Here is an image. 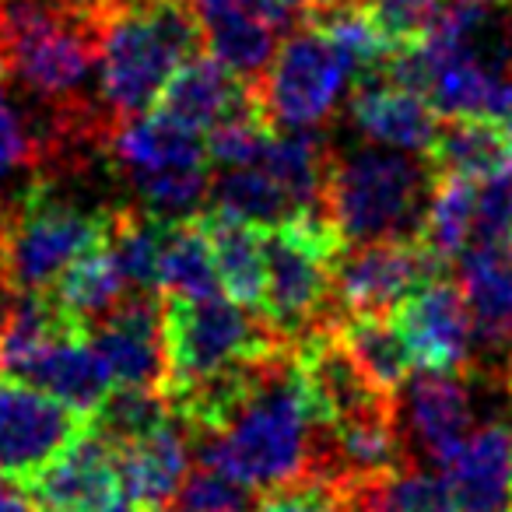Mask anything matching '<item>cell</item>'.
I'll return each mask as SVG.
<instances>
[{"instance_id":"cell-8","label":"cell","mask_w":512,"mask_h":512,"mask_svg":"<svg viewBox=\"0 0 512 512\" xmlns=\"http://www.w3.org/2000/svg\"><path fill=\"white\" fill-rule=\"evenodd\" d=\"M165 348H169V383H165L169 393L292 344L274 334L260 309L207 295V299H165Z\"/></svg>"},{"instance_id":"cell-25","label":"cell","mask_w":512,"mask_h":512,"mask_svg":"<svg viewBox=\"0 0 512 512\" xmlns=\"http://www.w3.org/2000/svg\"><path fill=\"white\" fill-rule=\"evenodd\" d=\"M330 158L334 151L320 130H281V134H271L256 165H264L267 176L281 186L295 214H320Z\"/></svg>"},{"instance_id":"cell-42","label":"cell","mask_w":512,"mask_h":512,"mask_svg":"<svg viewBox=\"0 0 512 512\" xmlns=\"http://www.w3.org/2000/svg\"><path fill=\"white\" fill-rule=\"evenodd\" d=\"M95 512H141V509H137V505L130 502V498L120 491V495H116L113 502H106V505H102V509H95Z\"/></svg>"},{"instance_id":"cell-9","label":"cell","mask_w":512,"mask_h":512,"mask_svg":"<svg viewBox=\"0 0 512 512\" xmlns=\"http://www.w3.org/2000/svg\"><path fill=\"white\" fill-rule=\"evenodd\" d=\"M351 85H358V71L334 39L313 25H302L288 32L249 92L271 127L316 130L337 113Z\"/></svg>"},{"instance_id":"cell-22","label":"cell","mask_w":512,"mask_h":512,"mask_svg":"<svg viewBox=\"0 0 512 512\" xmlns=\"http://www.w3.org/2000/svg\"><path fill=\"white\" fill-rule=\"evenodd\" d=\"M249 99H253L249 85L242 78H235L221 60L193 53L186 64H179V71L169 78V85L158 95L155 106L172 120L207 134L214 123L225 120L228 113H235Z\"/></svg>"},{"instance_id":"cell-38","label":"cell","mask_w":512,"mask_h":512,"mask_svg":"<svg viewBox=\"0 0 512 512\" xmlns=\"http://www.w3.org/2000/svg\"><path fill=\"white\" fill-rule=\"evenodd\" d=\"M512 242V176L477 179L474 246Z\"/></svg>"},{"instance_id":"cell-12","label":"cell","mask_w":512,"mask_h":512,"mask_svg":"<svg viewBox=\"0 0 512 512\" xmlns=\"http://www.w3.org/2000/svg\"><path fill=\"white\" fill-rule=\"evenodd\" d=\"M88 421L50 393L0 376V474L29 481Z\"/></svg>"},{"instance_id":"cell-19","label":"cell","mask_w":512,"mask_h":512,"mask_svg":"<svg viewBox=\"0 0 512 512\" xmlns=\"http://www.w3.org/2000/svg\"><path fill=\"white\" fill-rule=\"evenodd\" d=\"M460 288L474 316V362L512 358V242L470 246L460 256Z\"/></svg>"},{"instance_id":"cell-13","label":"cell","mask_w":512,"mask_h":512,"mask_svg":"<svg viewBox=\"0 0 512 512\" xmlns=\"http://www.w3.org/2000/svg\"><path fill=\"white\" fill-rule=\"evenodd\" d=\"M393 323L411 351L414 369H470L474 365V316L463 299V288L453 281L435 274L393 309Z\"/></svg>"},{"instance_id":"cell-18","label":"cell","mask_w":512,"mask_h":512,"mask_svg":"<svg viewBox=\"0 0 512 512\" xmlns=\"http://www.w3.org/2000/svg\"><path fill=\"white\" fill-rule=\"evenodd\" d=\"M442 481L456 512H512V428L477 425L442 463Z\"/></svg>"},{"instance_id":"cell-45","label":"cell","mask_w":512,"mask_h":512,"mask_svg":"<svg viewBox=\"0 0 512 512\" xmlns=\"http://www.w3.org/2000/svg\"><path fill=\"white\" fill-rule=\"evenodd\" d=\"M498 4H502V0H498Z\"/></svg>"},{"instance_id":"cell-5","label":"cell","mask_w":512,"mask_h":512,"mask_svg":"<svg viewBox=\"0 0 512 512\" xmlns=\"http://www.w3.org/2000/svg\"><path fill=\"white\" fill-rule=\"evenodd\" d=\"M102 155L137 207L162 218H193L211 190V158L200 130L162 109L116 120L106 130Z\"/></svg>"},{"instance_id":"cell-15","label":"cell","mask_w":512,"mask_h":512,"mask_svg":"<svg viewBox=\"0 0 512 512\" xmlns=\"http://www.w3.org/2000/svg\"><path fill=\"white\" fill-rule=\"evenodd\" d=\"M36 512H95L120 495L116 446L85 425L39 474L25 481Z\"/></svg>"},{"instance_id":"cell-21","label":"cell","mask_w":512,"mask_h":512,"mask_svg":"<svg viewBox=\"0 0 512 512\" xmlns=\"http://www.w3.org/2000/svg\"><path fill=\"white\" fill-rule=\"evenodd\" d=\"M190 4L197 15L200 43L235 78L253 88L278 50V32L249 8V0H190Z\"/></svg>"},{"instance_id":"cell-27","label":"cell","mask_w":512,"mask_h":512,"mask_svg":"<svg viewBox=\"0 0 512 512\" xmlns=\"http://www.w3.org/2000/svg\"><path fill=\"white\" fill-rule=\"evenodd\" d=\"M50 295L57 299V306L78 323L81 330H92L99 320H106L116 306L130 295L127 281H123L120 267H116L109 246L88 249L85 256H78L71 267L57 278V285L50 288Z\"/></svg>"},{"instance_id":"cell-30","label":"cell","mask_w":512,"mask_h":512,"mask_svg":"<svg viewBox=\"0 0 512 512\" xmlns=\"http://www.w3.org/2000/svg\"><path fill=\"white\" fill-rule=\"evenodd\" d=\"M474 200L477 179L435 176L432 197H428L418 232V246L432 256L435 264L460 260L474 246Z\"/></svg>"},{"instance_id":"cell-10","label":"cell","mask_w":512,"mask_h":512,"mask_svg":"<svg viewBox=\"0 0 512 512\" xmlns=\"http://www.w3.org/2000/svg\"><path fill=\"white\" fill-rule=\"evenodd\" d=\"M442 264L414 239L341 242L330 264V299L337 316H393V309L439 274Z\"/></svg>"},{"instance_id":"cell-36","label":"cell","mask_w":512,"mask_h":512,"mask_svg":"<svg viewBox=\"0 0 512 512\" xmlns=\"http://www.w3.org/2000/svg\"><path fill=\"white\" fill-rule=\"evenodd\" d=\"M176 502L183 512H253L256 491L246 488L242 481H235V477L200 463L197 470L186 474Z\"/></svg>"},{"instance_id":"cell-16","label":"cell","mask_w":512,"mask_h":512,"mask_svg":"<svg viewBox=\"0 0 512 512\" xmlns=\"http://www.w3.org/2000/svg\"><path fill=\"white\" fill-rule=\"evenodd\" d=\"M193 432L179 414L144 439L116 449L120 491L141 512H162L176 502L186 474L193 470Z\"/></svg>"},{"instance_id":"cell-2","label":"cell","mask_w":512,"mask_h":512,"mask_svg":"<svg viewBox=\"0 0 512 512\" xmlns=\"http://www.w3.org/2000/svg\"><path fill=\"white\" fill-rule=\"evenodd\" d=\"M99 18L71 0H0V67L57 113L113 123L92 88Z\"/></svg>"},{"instance_id":"cell-39","label":"cell","mask_w":512,"mask_h":512,"mask_svg":"<svg viewBox=\"0 0 512 512\" xmlns=\"http://www.w3.org/2000/svg\"><path fill=\"white\" fill-rule=\"evenodd\" d=\"M253 512H351V509H348V498H344L341 488L306 477V481L271 488L260 502H256Z\"/></svg>"},{"instance_id":"cell-7","label":"cell","mask_w":512,"mask_h":512,"mask_svg":"<svg viewBox=\"0 0 512 512\" xmlns=\"http://www.w3.org/2000/svg\"><path fill=\"white\" fill-rule=\"evenodd\" d=\"M267 285L260 313L285 344H299L334 323L330 264L341 249L327 214H295L267 228Z\"/></svg>"},{"instance_id":"cell-35","label":"cell","mask_w":512,"mask_h":512,"mask_svg":"<svg viewBox=\"0 0 512 512\" xmlns=\"http://www.w3.org/2000/svg\"><path fill=\"white\" fill-rule=\"evenodd\" d=\"M50 120H32L0 85V186L29 165H46Z\"/></svg>"},{"instance_id":"cell-11","label":"cell","mask_w":512,"mask_h":512,"mask_svg":"<svg viewBox=\"0 0 512 512\" xmlns=\"http://www.w3.org/2000/svg\"><path fill=\"white\" fill-rule=\"evenodd\" d=\"M393 400L407 453L442 467L477 428V379L470 369H414Z\"/></svg>"},{"instance_id":"cell-37","label":"cell","mask_w":512,"mask_h":512,"mask_svg":"<svg viewBox=\"0 0 512 512\" xmlns=\"http://www.w3.org/2000/svg\"><path fill=\"white\" fill-rule=\"evenodd\" d=\"M393 50L421 43L442 11V0H358Z\"/></svg>"},{"instance_id":"cell-44","label":"cell","mask_w":512,"mask_h":512,"mask_svg":"<svg viewBox=\"0 0 512 512\" xmlns=\"http://www.w3.org/2000/svg\"><path fill=\"white\" fill-rule=\"evenodd\" d=\"M162 512H176V509H162ZM179 512H183V509H179Z\"/></svg>"},{"instance_id":"cell-24","label":"cell","mask_w":512,"mask_h":512,"mask_svg":"<svg viewBox=\"0 0 512 512\" xmlns=\"http://www.w3.org/2000/svg\"><path fill=\"white\" fill-rule=\"evenodd\" d=\"M428 162L439 176H512V120H449L435 134Z\"/></svg>"},{"instance_id":"cell-40","label":"cell","mask_w":512,"mask_h":512,"mask_svg":"<svg viewBox=\"0 0 512 512\" xmlns=\"http://www.w3.org/2000/svg\"><path fill=\"white\" fill-rule=\"evenodd\" d=\"M0 512H36L25 488H18L15 477L0 474Z\"/></svg>"},{"instance_id":"cell-32","label":"cell","mask_w":512,"mask_h":512,"mask_svg":"<svg viewBox=\"0 0 512 512\" xmlns=\"http://www.w3.org/2000/svg\"><path fill=\"white\" fill-rule=\"evenodd\" d=\"M211 211L228 214V218L249 221L256 228H274L281 221L295 218V207L281 193V186L264 172V165H232V169H218L211 176Z\"/></svg>"},{"instance_id":"cell-23","label":"cell","mask_w":512,"mask_h":512,"mask_svg":"<svg viewBox=\"0 0 512 512\" xmlns=\"http://www.w3.org/2000/svg\"><path fill=\"white\" fill-rule=\"evenodd\" d=\"M200 221H204L225 295L249 309H260L267 285V228H256L249 221L228 218V214L218 211L200 214Z\"/></svg>"},{"instance_id":"cell-29","label":"cell","mask_w":512,"mask_h":512,"mask_svg":"<svg viewBox=\"0 0 512 512\" xmlns=\"http://www.w3.org/2000/svg\"><path fill=\"white\" fill-rule=\"evenodd\" d=\"M351 512H456L442 474L418 463L376 474L344 491Z\"/></svg>"},{"instance_id":"cell-3","label":"cell","mask_w":512,"mask_h":512,"mask_svg":"<svg viewBox=\"0 0 512 512\" xmlns=\"http://www.w3.org/2000/svg\"><path fill=\"white\" fill-rule=\"evenodd\" d=\"M197 43L190 0H116L99 22L95 95L102 113L113 123L148 113Z\"/></svg>"},{"instance_id":"cell-41","label":"cell","mask_w":512,"mask_h":512,"mask_svg":"<svg viewBox=\"0 0 512 512\" xmlns=\"http://www.w3.org/2000/svg\"><path fill=\"white\" fill-rule=\"evenodd\" d=\"M8 249H11V204H0V285H8Z\"/></svg>"},{"instance_id":"cell-26","label":"cell","mask_w":512,"mask_h":512,"mask_svg":"<svg viewBox=\"0 0 512 512\" xmlns=\"http://www.w3.org/2000/svg\"><path fill=\"white\" fill-rule=\"evenodd\" d=\"M158 288H162L165 299H207V295H218V267H214L204 221L197 214L165 221L162 256H158Z\"/></svg>"},{"instance_id":"cell-31","label":"cell","mask_w":512,"mask_h":512,"mask_svg":"<svg viewBox=\"0 0 512 512\" xmlns=\"http://www.w3.org/2000/svg\"><path fill=\"white\" fill-rule=\"evenodd\" d=\"M162 214H151L144 207H116L109 225V253L127 281L130 295H162L158 288V256H162L165 235Z\"/></svg>"},{"instance_id":"cell-43","label":"cell","mask_w":512,"mask_h":512,"mask_svg":"<svg viewBox=\"0 0 512 512\" xmlns=\"http://www.w3.org/2000/svg\"><path fill=\"white\" fill-rule=\"evenodd\" d=\"M505 386H509V404H512V358H509V365H505Z\"/></svg>"},{"instance_id":"cell-4","label":"cell","mask_w":512,"mask_h":512,"mask_svg":"<svg viewBox=\"0 0 512 512\" xmlns=\"http://www.w3.org/2000/svg\"><path fill=\"white\" fill-rule=\"evenodd\" d=\"M435 176L428 155L362 144L330 158L323 211L341 242H418Z\"/></svg>"},{"instance_id":"cell-1","label":"cell","mask_w":512,"mask_h":512,"mask_svg":"<svg viewBox=\"0 0 512 512\" xmlns=\"http://www.w3.org/2000/svg\"><path fill=\"white\" fill-rule=\"evenodd\" d=\"M320 418L295 348L281 351L214 428L193 435L197 460L253 491H271L313 477Z\"/></svg>"},{"instance_id":"cell-17","label":"cell","mask_w":512,"mask_h":512,"mask_svg":"<svg viewBox=\"0 0 512 512\" xmlns=\"http://www.w3.org/2000/svg\"><path fill=\"white\" fill-rule=\"evenodd\" d=\"M351 123L369 144L411 155H428L439 134V113L432 102L386 74L358 81L351 95Z\"/></svg>"},{"instance_id":"cell-33","label":"cell","mask_w":512,"mask_h":512,"mask_svg":"<svg viewBox=\"0 0 512 512\" xmlns=\"http://www.w3.org/2000/svg\"><path fill=\"white\" fill-rule=\"evenodd\" d=\"M172 418V407L165 390H137V386H113L99 411L88 418V425L109 439L116 449L144 439L158 425Z\"/></svg>"},{"instance_id":"cell-6","label":"cell","mask_w":512,"mask_h":512,"mask_svg":"<svg viewBox=\"0 0 512 512\" xmlns=\"http://www.w3.org/2000/svg\"><path fill=\"white\" fill-rule=\"evenodd\" d=\"M116 207L71 193L57 179H39L11 204L8 281L22 292H50L67 267L109 239Z\"/></svg>"},{"instance_id":"cell-14","label":"cell","mask_w":512,"mask_h":512,"mask_svg":"<svg viewBox=\"0 0 512 512\" xmlns=\"http://www.w3.org/2000/svg\"><path fill=\"white\" fill-rule=\"evenodd\" d=\"M88 337L106 362L113 386L165 390L169 348H165V302H158V295H127L106 320L88 330Z\"/></svg>"},{"instance_id":"cell-34","label":"cell","mask_w":512,"mask_h":512,"mask_svg":"<svg viewBox=\"0 0 512 512\" xmlns=\"http://www.w3.org/2000/svg\"><path fill=\"white\" fill-rule=\"evenodd\" d=\"M274 127L264 116V109L256 106V99L242 102L235 113H228L225 120H218L207 130V158L218 169H232V165H253L264 155L267 141H271Z\"/></svg>"},{"instance_id":"cell-28","label":"cell","mask_w":512,"mask_h":512,"mask_svg":"<svg viewBox=\"0 0 512 512\" xmlns=\"http://www.w3.org/2000/svg\"><path fill=\"white\" fill-rule=\"evenodd\" d=\"M330 327L358 362V369L372 379V386L397 397V390L414 372V362L393 316H337Z\"/></svg>"},{"instance_id":"cell-20","label":"cell","mask_w":512,"mask_h":512,"mask_svg":"<svg viewBox=\"0 0 512 512\" xmlns=\"http://www.w3.org/2000/svg\"><path fill=\"white\" fill-rule=\"evenodd\" d=\"M11 379H22V383L50 393L53 400L67 404L85 421L99 411V404L113 390V376L95 351L88 330H67V334L46 341Z\"/></svg>"}]
</instances>
